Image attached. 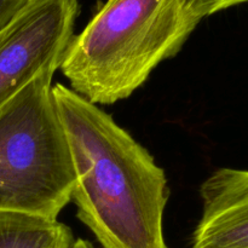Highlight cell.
Instances as JSON below:
<instances>
[{"label": "cell", "mask_w": 248, "mask_h": 248, "mask_svg": "<svg viewBox=\"0 0 248 248\" xmlns=\"http://www.w3.org/2000/svg\"><path fill=\"white\" fill-rule=\"evenodd\" d=\"M72 230L57 219L0 211V248H72Z\"/></svg>", "instance_id": "8992f818"}, {"label": "cell", "mask_w": 248, "mask_h": 248, "mask_svg": "<svg viewBox=\"0 0 248 248\" xmlns=\"http://www.w3.org/2000/svg\"><path fill=\"white\" fill-rule=\"evenodd\" d=\"M247 1L248 0H183V4L186 12L196 21L201 22L205 17Z\"/></svg>", "instance_id": "52a82bcc"}, {"label": "cell", "mask_w": 248, "mask_h": 248, "mask_svg": "<svg viewBox=\"0 0 248 248\" xmlns=\"http://www.w3.org/2000/svg\"><path fill=\"white\" fill-rule=\"evenodd\" d=\"M29 0H0V33L21 14Z\"/></svg>", "instance_id": "ba28073f"}, {"label": "cell", "mask_w": 248, "mask_h": 248, "mask_svg": "<svg viewBox=\"0 0 248 248\" xmlns=\"http://www.w3.org/2000/svg\"><path fill=\"white\" fill-rule=\"evenodd\" d=\"M200 196L202 215L190 248H248V170H217Z\"/></svg>", "instance_id": "5b68a950"}, {"label": "cell", "mask_w": 248, "mask_h": 248, "mask_svg": "<svg viewBox=\"0 0 248 248\" xmlns=\"http://www.w3.org/2000/svg\"><path fill=\"white\" fill-rule=\"evenodd\" d=\"M200 23L183 0H107L68 45L60 69L93 104L130 97Z\"/></svg>", "instance_id": "7a4b0ae2"}, {"label": "cell", "mask_w": 248, "mask_h": 248, "mask_svg": "<svg viewBox=\"0 0 248 248\" xmlns=\"http://www.w3.org/2000/svg\"><path fill=\"white\" fill-rule=\"evenodd\" d=\"M72 248H94L93 245L91 242H89L87 240H82V239H78L77 241H74Z\"/></svg>", "instance_id": "9c48e42d"}, {"label": "cell", "mask_w": 248, "mask_h": 248, "mask_svg": "<svg viewBox=\"0 0 248 248\" xmlns=\"http://www.w3.org/2000/svg\"><path fill=\"white\" fill-rule=\"evenodd\" d=\"M43 69L0 108V211L57 219L72 201L74 170Z\"/></svg>", "instance_id": "3957f363"}, {"label": "cell", "mask_w": 248, "mask_h": 248, "mask_svg": "<svg viewBox=\"0 0 248 248\" xmlns=\"http://www.w3.org/2000/svg\"><path fill=\"white\" fill-rule=\"evenodd\" d=\"M78 15V0H29L0 33V108L39 72L60 69Z\"/></svg>", "instance_id": "277c9868"}, {"label": "cell", "mask_w": 248, "mask_h": 248, "mask_svg": "<svg viewBox=\"0 0 248 248\" xmlns=\"http://www.w3.org/2000/svg\"><path fill=\"white\" fill-rule=\"evenodd\" d=\"M52 93L69 145L78 218L103 248H169L164 170L98 106L60 82Z\"/></svg>", "instance_id": "6da1fadb"}]
</instances>
